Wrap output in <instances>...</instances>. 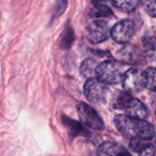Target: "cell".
<instances>
[{"label":"cell","mask_w":156,"mask_h":156,"mask_svg":"<svg viewBox=\"0 0 156 156\" xmlns=\"http://www.w3.org/2000/svg\"><path fill=\"white\" fill-rule=\"evenodd\" d=\"M78 112L81 122L89 128L94 130L104 129V122L99 116V114L88 104L80 103L78 105Z\"/></svg>","instance_id":"7"},{"label":"cell","mask_w":156,"mask_h":156,"mask_svg":"<svg viewBox=\"0 0 156 156\" xmlns=\"http://www.w3.org/2000/svg\"><path fill=\"white\" fill-rule=\"evenodd\" d=\"M140 156H156V145L155 144H150L146 149H144Z\"/></svg>","instance_id":"17"},{"label":"cell","mask_w":156,"mask_h":156,"mask_svg":"<svg viewBox=\"0 0 156 156\" xmlns=\"http://www.w3.org/2000/svg\"><path fill=\"white\" fill-rule=\"evenodd\" d=\"M155 119H156V111H155Z\"/></svg>","instance_id":"18"},{"label":"cell","mask_w":156,"mask_h":156,"mask_svg":"<svg viewBox=\"0 0 156 156\" xmlns=\"http://www.w3.org/2000/svg\"><path fill=\"white\" fill-rule=\"evenodd\" d=\"M145 81H146V88L152 91L156 92V69L154 68H148L144 70Z\"/></svg>","instance_id":"12"},{"label":"cell","mask_w":156,"mask_h":156,"mask_svg":"<svg viewBox=\"0 0 156 156\" xmlns=\"http://www.w3.org/2000/svg\"><path fill=\"white\" fill-rule=\"evenodd\" d=\"M142 4L144 5L145 12L151 16L156 17V0H147V1H143Z\"/></svg>","instance_id":"15"},{"label":"cell","mask_w":156,"mask_h":156,"mask_svg":"<svg viewBox=\"0 0 156 156\" xmlns=\"http://www.w3.org/2000/svg\"><path fill=\"white\" fill-rule=\"evenodd\" d=\"M112 5L123 12H132L139 5V1H112Z\"/></svg>","instance_id":"13"},{"label":"cell","mask_w":156,"mask_h":156,"mask_svg":"<svg viewBox=\"0 0 156 156\" xmlns=\"http://www.w3.org/2000/svg\"><path fill=\"white\" fill-rule=\"evenodd\" d=\"M125 91L129 94L139 93L146 88L144 71L137 69H129L122 80Z\"/></svg>","instance_id":"3"},{"label":"cell","mask_w":156,"mask_h":156,"mask_svg":"<svg viewBox=\"0 0 156 156\" xmlns=\"http://www.w3.org/2000/svg\"><path fill=\"white\" fill-rule=\"evenodd\" d=\"M155 142H156V134H155Z\"/></svg>","instance_id":"19"},{"label":"cell","mask_w":156,"mask_h":156,"mask_svg":"<svg viewBox=\"0 0 156 156\" xmlns=\"http://www.w3.org/2000/svg\"><path fill=\"white\" fill-rule=\"evenodd\" d=\"M136 31L135 24L131 19H124L115 24L111 31L112 37L120 44L128 43Z\"/></svg>","instance_id":"6"},{"label":"cell","mask_w":156,"mask_h":156,"mask_svg":"<svg viewBox=\"0 0 156 156\" xmlns=\"http://www.w3.org/2000/svg\"><path fill=\"white\" fill-rule=\"evenodd\" d=\"M133 97L126 91H117L112 98V105L113 109L124 111Z\"/></svg>","instance_id":"11"},{"label":"cell","mask_w":156,"mask_h":156,"mask_svg":"<svg viewBox=\"0 0 156 156\" xmlns=\"http://www.w3.org/2000/svg\"><path fill=\"white\" fill-rule=\"evenodd\" d=\"M84 94L89 101L95 104H101L106 100L108 86L97 78L88 80L84 85Z\"/></svg>","instance_id":"4"},{"label":"cell","mask_w":156,"mask_h":156,"mask_svg":"<svg viewBox=\"0 0 156 156\" xmlns=\"http://www.w3.org/2000/svg\"><path fill=\"white\" fill-rule=\"evenodd\" d=\"M112 29L104 20H94L90 22L85 30L86 37L91 44H99L107 40Z\"/></svg>","instance_id":"5"},{"label":"cell","mask_w":156,"mask_h":156,"mask_svg":"<svg viewBox=\"0 0 156 156\" xmlns=\"http://www.w3.org/2000/svg\"><path fill=\"white\" fill-rule=\"evenodd\" d=\"M114 123L119 132L122 135L131 138V140L141 138L149 141L155 136L154 127L144 120H139L120 114L115 117Z\"/></svg>","instance_id":"1"},{"label":"cell","mask_w":156,"mask_h":156,"mask_svg":"<svg viewBox=\"0 0 156 156\" xmlns=\"http://www.w3.org/2000/svg\"><path fill=\"white\" fill-rule=\"evenodd\" d=\"M150 144H151L149 143V141L141 139V138H134L130 141V148L132 149V151L135 153H140V154L144 149H146Z\"/></svg>","instance_id":"14"},{"label":"cell","mask_w":156,"mask_h":156,"mask_svg":"<svg viewBox=\"0 0 156 156\" xmlns=\"http://www.w3.org/2000/svg\"><path fill=\"white\" fill-rule=\"evenodd\" d=\"M124 112H126L127 116L139 120H144L148 116V110L146 106L141 101L135 98L131 99Z\"/></svg>","instance_id":"8"},{"label":"cell","mask_w":156,"mask_h":156,"mask_svg":"<svg viewBox=\"0 0 156 156\" xmlns=\"http://www.w3.org/2000/svg\"><path fill=\"white\" fill-rule=\"evenodd\" d=\"M93 5H95L96 9L100 10V14L97 16H111L112 14V10L101 2H93Z\"/></svg>","instance_id":"16"},{"label":"cell","mask_w":156,"mask_h":156,"mask_svg":"<svg viewBox=\"0 0 156 156\" xmlns=\"http://www.w3.org/2000/svg\"><path fill=\"white\" fill-rule=\"evenodd\" d=\"M97 156H132L128 151L121 145L112 142L101 144L97 151Z\"/></svg>","instance_id":"9"},{"label":"cell","mask_w":156,"mask_h":156,"mask_svg":"<svg viewBox=\"0 0 156 156\" xmlns=\"http://www.w3.org/2000/svg\"><path fill=\"white\" fill-rule=\"evenodd\" d=\"M126 71L125 66L122 63L105 60L99 63L96 69V78L106 85L117 84L123 80Z\"/></svg>","instance_id":"2"},{"label":"cell","mask_w":156,"mask_h":156,"mask_svg":"<svg viewBox=\"0 0 156 156\" xmlns=\"http://www.w3.org/2000/svg\"><path fill=\"white\" fill-rule=\"evenodd\" d=\"M98 63L92 59V58H87L85 59L81 66H80V73L82 74V76L88 80L90 79H94L96 78V69L98 67Z\"/></svg>","instance_id":"10"}]
</instances>
